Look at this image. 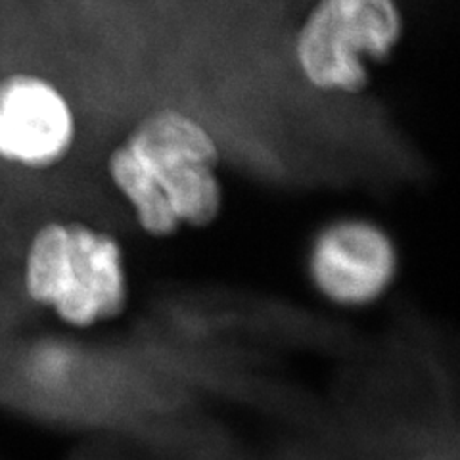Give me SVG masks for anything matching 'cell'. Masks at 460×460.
Instances as JSON below:
<instances>
[{
  "label": "cell",
  "instance_id": "obj_3",
  "mask_svg": "<svg viewBox=\"0 0 460 460\" xmlns=\"http://www.w3.org/2000/svg\"><path fill=\"white\" fill-rule=\"evenodd\" d=\"M405 33L399 0H314L294 35V66L316 93L363 94Z\"/></svg>",
  "mask_w": 460,
  "mask_h": 460
},
{
  "label": "cell",
  "instance_id": "obj_1",
  "mask_svg": "<svg viewBox=\"0 0 460 460\" xmlns=\"http://www.w3.org/2000/svg\"><path fill=\"white\" fill-rule=\"evenodd\" d=\"M108 179L152 240L204 230L225 209L221 148L208 125L181 108L144 115L108 154Z\"/></svg>",
  "mask_w": 460,
  "mask_h": 460
},
{
  "label": "cell",
  "instance_id": "obj_2",
  "mask_svg": "<svg viewBox=\"0 0 460 460\" xmlns=\"http://www.w3.org/2000/svg\"><path fill=\"white\" fill-rule=\"evenodd\" d=\"M20 275L29 304L71 328L115 319L131 294L119 238L81 219H49L35 226L25 242Z\"/></svg>",
  "mask_w": 460,
  "mask_h": 460
},
{
  "label": "cell",
  "instance_id": "obj_5",
  "mask_svg": "<svg viewBox=\"0 0 460 460\" xmlns=\"http://www.w3.org/2000/svg\"><path fill=\"white\" fill-rule=\"evenodd\" d=\"M77 142V110L62 84L27 69L0 77V165L49 172L69 160Z\"/></svg>",
  "mask_w": 460,
  "mask_h": 460
},
{
  "label": "cell",
  "instance_id": "obj_4",
  "mask_svg": "<svg viewBox=\"0 0 460 460\" xmlns=\"http://www.w3.org/2000/svg\"><path fill=\"white\" fill-rule=\"evenodd\" d=\"M313 290L336 307H370L395 286L401 248L380 221L338 215L314 230L305 250Z\"/></svg>",
  "mask_w": 460,
  "mask_h": 460
}]
</instances>
